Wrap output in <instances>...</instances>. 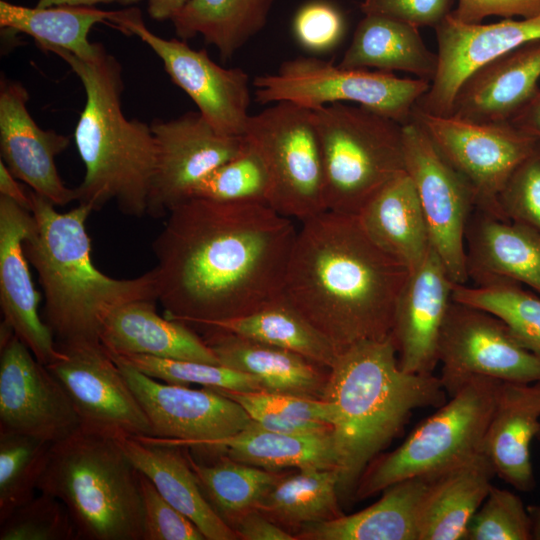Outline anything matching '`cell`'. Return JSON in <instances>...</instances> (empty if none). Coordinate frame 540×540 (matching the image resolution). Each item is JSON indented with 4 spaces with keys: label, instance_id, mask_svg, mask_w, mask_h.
I'll list each match as a JSON object with an SVG mask.
<instances>
[{
    "label": "cell",
    "instance_id": "1",
    "mask_svg": "<svg viewBox=\"0 0 540 540\" xmlns=\"http://www.w3.org/2000/svg\"><path fill=\"white\" fill-rule=\"evenodd\" d=\"M297 231L266 203H178L152 243L164 316L199 328L281 298Z\"/></svg>",
    "mask_w": 540,
    "mask_h": 540
},
{
    "label": "cell",
    "instance_id": "19",
    "mask_svg": "<svg viewBox=\"0 0 540 540\" xmlns=\"http://www.w3.org/2000/svg\"><path fill=\"white\" fill-rule=\"evenodd\" d=\"M438 68L416 107L449 116L455 95L476 69L524 44L540 40V14L491 24L458 21L451 13L435 28Z\"/></svg>",
    "mask_w": 540,
    "mask_h": 540
},
{
    "label": "cell",
    "instance_id": "33",
    "mask_svg": "<svg viewBox=\"0 0 540 540\" xmlns=\"http://www.w3.org/2000/svg\"><path fill=\"white\" fill-rule=\"evenodd\" d=\"M344 68L411 73L430 83L438 55L430 51L418 28L379 15H365L340 63Z\"/></svg>",
    "mask_w": 540,
    "mask_h": 540
},
{
    "label": "cell",
    "instance_id": "48",
    "mask_svg": "<svg viewBox=\"0 0 540 540\" xmlns=\"http://www.w3.org/2000/svg\"><path fill=\"white\" fill-rule=\"evenodd\" d=\"M293 34L299 45L311 53H326L335 49L345 35L346 24L342 12L325 0H314L302 5L292 23Z\"/></svg>",
    "mask_w": 540,
    "mask_h": 540
},
{
    "label": "cell",
    "instance_id": "2",
    "mask_svg": "<svg viewBox=\"0 0 540 540\" xmlns=\"http://www.w3.org/2000/svg\"><path fill=\"white\" fill-rule=\"evenodd\" d=\"M408 275L358 215L326 210L301 222L282 297L341 352L390 335Z\"/></svg>",
    "mask_w": 540,
    "mask_h": 540
},
{
    "label": "cell",
    "instance_id": "30",
    "mask_svg": "<svg viewBox=\"0 0 540 540\" xmlns=\"http://www.w3.org/2000/svg\"><path fill=\"white\" fill-rule=\"evenodd\" d=\"M433 474L416 476L384 489L371 506L350 515L308 525L297 540H418L422 500Z\"/></svg>",
    "mask_w": 540,
    "mask_h": 540
},
{
    "label": "cell",
    "instance_id": "20",
    "mask_svg": "<svg viewBox=\"0 0 540 540\" xmlns=\"http://www.w3.org/2000/svg\"><path fill=\"white\" fill-rule=\"evenodd\" d=\"M29 92L16 80H0L1 160L12 175L55 206L77 201L75 188L62 181L55 158L70 138L54 130H43L27 108Z\"/></svg>",
    "mask_w": 540,
    "mask_h": 540
},
{
    "label": "cell",
    "instance_id": "45",
    "mask_svg": "<svg viewBox=\"0 0 540 540\" xmlns=\"http://www.w3.org/2000/svg\"><path fill=\"white\" fill-rule=\"evenodd\" d=\"M532 518L515 493L491 486L464 540H532Z\"/></svg>",
    "mask_w": 540,
    "mask_h": 540
},
{
    "label": "cell",
    "instance_id": "29",
    "mask_svg": "<svg viewBox=\"0 0 540 540\" xmlns=\"http://www.w3.org/2000/svg\"><path fill=\"white\" fill-rule=\"evenodd\" d=\"M495 475L484 452L433 474L420 507L418 540H464Z\"/></svg>",
    "mask_w": 540,
    "mask_h": 540
},
{
    "label": "cell",
    "instance_id": "3",
    "mask_svg": "<svg viewBox=\"0 0 540 540\" xmlns=\"http://www.w3.org/2000/svg\"><path fill=\"white\" fill-rule=\"evenodd\" d=\"M447 393L439 377L404 371L391 335L342 350L329 369L322 399L332 411L338 492L354 499L368 465L420 408L440 407Z\"/></svg>",
    "mask_w": 540,
    "mask_h": 540
},
{
    "label": "cell",
    "instance_id": "21",
    "mask_svg": "<svg viewBox=\"0 0 540 540\" xmlns=\"http://www.w3.org/2000/svg\"><path fill=\"white\" fill-rule=\"evenodd\" d=\"M34 224L31 211L0 196V305L5 322L35 358L48 366L63 356L39 314L24 241Z\"/></svg>",
    "mask_w": 540,
    "mask_h": 540
},
{
    "label": "cell",
    "instance_id": "15",
    "mask_svg": "<svg viewBox=\"0 0 540 540\" xmlns=\"http://www.w3.org/2000/svg\"><path fill=\"white\" fill-rule=\"evenodd\" d=\"M112 357L146 413L155 437L203 450L239 433L252 422L237 402L214 388L164 384L122 358Z\"/></svg>",
    "mask_w": 540,
    "mask_h": 540
},
{
    "label": "cell",
    "instance_id": "5",
    "mask_svg": "<svg viewBox=\"0 0 540 540\" xmlns=\"http://www.w3.org/2000/svg\"><path fill=\"white\" fill-rule=\"evenodd\" d=\"M40 49L66 62L86 95L74 132L85 167L84 178L75 188L78 204L96 211L114 202L125 215H147L156 165L155 139L150 124L127 119L122 111L121 64L101 43L89 59L56 46Z\"/></svg>",
    "mask_w": 540,
    "mask_h": 540
},
{
    "label": "cell",
    "instance_id": "34",
    "mask_svg": "<svg viewBox=\"0 0 540 540\" xmlns=\"http://www.w3.org/2000/svg\"><path fill=\"white\" fill-rule=\"evenodd\" d=\"M294 536L304 527L340 517L335 469H296L283 473L255 508Z\"/></svg>",
    "mask_w": 540,
    "mask_h": 540
},
{
    "label": "cell",
    "instance_id": "8",
    "mask_svg": "<svg viewBox=\"0 0 540 540\" xmlns=\"http://www.w3.org/2000/svg\"><path fill=\"white\" fill-rule=\"evenodd\" d=\"M502 381L475 377L421 422L393 451L366 468L354 499H365L399 481L439 473L484 452L485 434Z\"/></svg>",
    "mask_w": 540,
    "mask_h": 540
},
{
    "label": "cell",
    "instance_id": "42",
    "mask_svg": "<svg viewBox=\"0 0 540 540\" xmlns=\"http://www.w3.org/2000/svg\"><path fill=\"white\" fill-rule=\"evenodd\" d=\"M269 192L270 180L265 163L258 151L247 141L242 153L202 178L190 197L268 204Z\"/></svg>",
    "mask_w": 540,
    "mask_h": 540
},
{
    "label": "cell",
    "instance_id": "28",
    "mask_svg": "<svg viewBox=\"0 0 540 540\" xmlns=\"http://www.w3.org/2000/svg\"><path fill=\"white\" fill-rule=\"evenodd\" d=\"M156 302H129L108 316L100 341L111 355H148L220 364L201 335L185 322L160 316Z\"/></svg>",
    "mask_w": 540,
    "mask_h": 540
},
{
    "label": "cell",
    "instance_id": "25",
    "mask_svg": "<svg viewBox=\"0 0 540 540\" xmlns=\"http://www.w3.org/2000/svg\"><path fill=\"white\" fill-rule=\"evenodd\" d=\"M469 279H508L540 294V231L475 209L466 230Z\"/></svg>",
    "mask_w": 540,
    "mask_h": 540
},
{
    "label": "cell",
    "instance_id": "46",
    "mask_svg": "<svg viewBox=\"0 0 540 540\" xmlns=\"http://www.w3.org/2000/svg\"><path fill=\"white\" fill-rule=\"evenodd\" d=\"M498 201L506 220L525 223L540 231V140L511 174Z\"/></svg>",
    "mask_w": 540,
    "mask_h": 540
},
{
    "label": "cell",
    "instance_id": "44",
    "mask_svg": "<svg viewBox=\"0 0 540 540\" xmlns=\"http://www.w3.org/2000/svg\"><path fill=\"white\" fill-rule=\"evenodd\" d=\"M65 505L39 492L0 522V540H78Z\"/></svg>",
    "mask_w": 540,
    "mask_h": 540
},
{
    "label": "cell",
    "instance_id": "9",
    "mask_svg": "<svg viewBox=\"0 0 540 540\" xmlns=\"http://www.w3.org/2000/svg\"><path fill=\"white\" fill-rule=\"evenodd\" d=\"M253 84L260 104L287 101L315 110L332 103L354 102L404 125L431 83L300 56L284 61L275 74L257 76Z\"/></svg>",
    "mask_w": 540,
    "mask_h": 540
},
{
    "label": "cell",
    "instance_id": "13",
    "mask_svg": "<svg viewBox=\"0 0 540 540\" xmlns=\"http://www.w3.org/2000/svg\"><path fill=\"white\" fill-rule=\"evenodd\" d=\"M441 383L449 397L475 377L502 382L540 380V357L495 315L452 299L439 343Z\"/></svg>",
    "mask_w": 540,
    "mask_h": 540
},
{
    "label": "cell",
    "instance_id": "47",
    "mask_svg": "<svg viewBox=\"0 0 540 540\" xmlns=\"http://www.w3.org/2000/svg\"><path fill=\"white\" fill-rule=\"evenodd\" d=\"M143 506V540H205L197 525L169 503L139 472Z\"/></svg>",
    "mask_w": 540,
    "mask_h": 540
},
{
    "label": "cell",
    "instance_id": "38",
    "mask_svg": "<svg viewBox=\"0 0 540 540\" xmlns=\"http://www.w3.org/2000/svg\"><path fill=\"white\" fill-rule=\"evenodd\" d=\"M185 449L204 496L230 527L239 516L255 508L283 474L245 464L223 454L217 455L211 464L199 463Z\"/></svg>",
    "mask_w": 540,
    "mask_h": 540
},
{
    "label": "cell",
    "instance_id": "11",
    "mask_svg": "<svg viewBox=\"0 0 540 540\" xmlns=\"http://www.w3.org/2000/svg\"><path fill=\"white\" fill-rule=\"evenodd\" d=\"M402 133L405 171L415 185L431 246L451 280L466 284L469 276L465 237L476 208L475 191L416 120L404 124Z\"/></svg>",
    "mask_w": 540,
    "mask_h": 540
},
{
    "label": "cell",
    "instance_id": "36",
    "mask_svg": "<svg viewBox=\"0 0 540 540\" xmlns=\"http://www.w3.org/2000/svg\"><path fill=\"white\" fill-rule=\"evenodd\" d=\"M116 11L95 7H26L0 0V27L10 33H24L36 45L63 48L79 58L96 55L99 43H91L88 34L97 23L110 24Z\"/></svg>",
    "mask_w": 540,
    "mask_h": 540
},
{
    "label": "cell",
    "instance_id": "14",
    "mask_svg": "<svg viewBox=\"0 0 540 540\" xmlns=\"http://www.w3.org/2000/svg\"><path fill=\"white\" fill-rule=\"evenodd\" d=\"M411 119L424 128L447 162L470 183L476 194L475 209L506 220L499 195L539 139L511 122L475 123L433 115L416 106Z\"/></svg>",
    "mask_w": 540,
    "mask_h": 540
},
{
    "label": "cell",
    "instance_id": "50",
    "mask_svg": "<svg viewBox=\"0 0 540 540\" xmlns=\"http://www.w3.org/2000/svg\"><path fill=\"white\" fill-rule=\"evenodd\" d=\"M540 14V0H458L451 15L458 21L478 24L489 16L528 18Z\"/></svg>",
    "mask_w": 540,
    "mask_h": 540
},
{
    "label": "cell",
    "instance_id": "52",
    "mask_svg": "<svg viewBox=\"0 0 540 540\" xmlns=\"http://www.w3.org/2000/svg\"><path fill=\"white\" fill-rule=\"evenodd\" d=\"M510 122L524 133L540 140V86L532 99Z\"/></svg>",
    "mask_w": 540,
    "mask_h": 540
},
{
    "label": "cell",
    "instance_id": "12",
    "mask_svg": "<svg viewBox=\"0 0 540 540\" xmlns=\"http://www.w3.org/2000/svg\"><path fill=\"white\" fill-rule=\"evenodd\" d=\"M110 26L149 46L173 83L191 98L218 133L244 136L251 116L249 76L245 71L218 65L205 49H192L185 40L156 35L146 27L141 10L136 7L117 10Z\"/></svg>",
    "mask_w": 540,
    "mask_h": 540
},
{
    "label": "cell",
    "instance_id": "26",
    "mask_svg": "<svg viewBox=\"0 0 540 540\" xmlns=\"http://www.w3.org/2000/svg\"><path fill=\"white\" fill-rule=\"evenodd\" d=\"M540 430V380L502 382L483 451L496 475L523 492L535 487L530 446Z\"/></svg>",
    "mask_w": 540,
    "mask_h": 540
},
{
    "label": "cell",
    "instance_id": "51",
    "mask_svg": "<svg viewBox=\"0 0 540 540\" xmlns=\"http://www.w3.org/2000/svg\"><path fill=\"white\" fill-rule=\"evenodd\" d=\"M231 528L242 540H297L291 532L254 508L239 516Z\"/></svg>",
    "mask_w": 540,
    "mask_h": 540
},
{
    "label": "cell",
    "instance_id": "16",
    "mask_svg": "<svg viewBox=\"0 0 540 540\" xmlns=\"http://www.w3.org/2000/svg\"><path fill=\"white\" fill-rule=\"evenodd\" d=\"M59 350L63 356L47 368L66 390L80 429L114 439L154 436L137 397L102 344Z\"/></svg>",
    "mask_w": 540,
    "mask_h": 540
},
{
    "label": "cell",
    "instance_id": "54",
    "mask_svg": "<svg viewBox=\"0 0 540 540\" xmlns=\"http://www.w3.org/2000/svg\"><path fill=\"white\" fill-rule=\"evenodd\" d=\"M187 2L188 0H147V11L156 21L171 20Z\"/></svg>",
    "mask_w": 540,
    "mask_h": 540
},
{
    "label": "cell",
    "instance_id": "53",
    "mask_svg": "<svg viewBox=\"0 0 540 540\" xmlns=\"http://www.w3.org/2000/svg\"><path fill=\"white\" fill-rule=\"evenodd\" d=\"M16 179L4 162L0 160V196L7 197L19 206L31 211L30 190H25Z\"/></svg>",
    "mask_w": 540,
    "mask_h": 540
},
{
    "label": "cell",
    "instance_id": "37",
    "mask_svg": "<svg viewBox=\"0 0 540 540\" xmlns=\"http://www.w3.org/2000/svg\"><path fill=\"white\" fill-rule=\"evenodd\" d=\"M203 327L223 329L295 352L327 369L331 368L340 353L283 297L256 311Z\"/></svg>",
    "mask_w": 540,
    "mask_h": 540
},
{
    "label": "cell",
    "instance_id": "56",
    "mask_svg": "<svg viewBox=\"0 0 540 540\" xmlns=\"http://www.w3.org/2000/svg\"><path fill=\"white\" fill-rule=\"evenodd\" d=\"M530 515L532 518V533L534 540H540V506L531 507Z\"/></svg>",
    "mask_w": 540,
    "mask_h": 540
},
{
    "label": "cell",
    "instance_id": "41",
    "mask_svg": "<svg viewBox=\"0 0 540 540\" xmlns=\"http://www.w3.org/2000/svg\"><path fill=\"white\" fill-rule=\"evenodd\" d=\"M52 443L0 430V522L38 491Z\"/></svg>",
    "mask_w": 540,
    "mask_h": 540
},
{
    "label": "cell",
    "instance_id": "23",
    "mask_svg": "<svg viewBox=\"0 0 540 540\" xmlns=\"http://www.w3.org/2000/svg\"><path fill=\"white\" fill-rule=\"evenodd\" d=\"M540 86V40L524 44L471 73L449 116L475 123L510 122Z\"/></svg>",
    "mask_w": 540,
    "mask_h": 540
},
{
    "label": "cell",
    "instance_id": "43",
    "mask_svg": "<svg viewBox=\"0 0 540 540\" xmlns=\"http://www.w3.org/2000/svg\"><path fill=\"white\" fill-rule=\"evenodd\" d=\"M116 356V355H114ZM144 374L169 384H199L230 391L264 390L255 377L221 364L193 360L159 358L148 355L118 356Z\"/></svg>",
    "mask_w": 540,
    "mask_h": 540
},
{
    "label": "cell",
    "instance_id": "55",
    "mask_svg": "<svg viewBox=\"0 0 540 540\" xmlns=\"http://www.w3.org/2000/svg\"><path fill=\"white\" fill-rule=\"evenodd\" d=\"M141 0H38L36 7L53 6L94 7L97 4L119 3L121 5L136 4Z\"/></svg>",
    "mask_w": 540,
    "mask_h": 540
},
{
    "label": "cell",
    "instance_id": "4",
    "mask_svg": "<svg viewBox=\"0 0 540 540\" xmlns=\"http://www.w3.org/2000/svg\"><path fill=\"white\" fill-rule=\"evenodd\" d=\"M34 224L24 251L36 270L44 295V322L59 349L101 344L108 316L138 300L157 301L154 270L130 279L102 273L91 258L86 221L93 211L78 204L60 213L30 190Z\"/></svg>",
    "mask_w": 540,
    "mask_h": 540
},
{
    "label": "cell",
    "instance_id": "6",
    "mask_svg": "<svg viewBox=\"0 0 540 540\" xmlns=\"http://www.w3.org/2000/svg\"><path fill=\"white\" fill-rule=\"evenodd\" d=\"M37 490L59 499L83 540H143L139 471L116 439L77 430L52 444Z\"/></svg>",
    "mask_w": 540,
    "mask_h": 540
},
{
    "label": "cell",
    "instance_id": "18",
    "mask_svg": "<svg viewBox=\"0 0 540 540\" xmlns=\"http://www.w3.org/2000/svg\"><path fill=\"white\" fill-rule=\"evenodd\" d=\"M80 429L60 381L13 333L0 340V430L52 444Z\"/></svg>",
    "mask_w": 540,
    "mask_h": 540
},
{
    "label": "cell",
    "instance_id": "57",
    "mask_svg": "<svg viewBox=\"0 0 540 540\" xmlns=\"http://www.w3.org/2000/svg\"><path fill=\"white\" fill-rule=\"evenodd\" d=\"M537 438H538V440H540V430L538 432Z\"/></svg>",
    "mask_w": 540,
    "mask_h": 540
},
{
    "label": "cell",
    "instance_id": "39",
    "mask_svg": "<svg viewBox=\"0 0 540 540\" xmlns=\"http://www.w3.org/2000/svg\"><path fill=\"white\" fill-rule=\"evenodd\" d=\"M452 299L495 315L525 348L540 357V297L520 283L493 279L475 286L454 284Z\"/></svg>",
    "mask_w": 540,
    "mask_h": 540
},
{
    "label": "cell",
    "instance_id": "22",
    "mask_svg": "<svg viewBox=\"0 0 540 540\" xmlns=\"http://www.w3.org/2000/svg\"><path fill=\"white\" fill-rule=\"evenodd\" d=\"M454 284L432 247L422 263L409 272L390 333L404 371L431 374L439 363L438 343Z\"/></svg>",
    "mask_w": 540,
    "mask_h": 540
},
{
    "label": "cell",
    "instance_id": "27",
    "mask_svg": "<svg viewBox=\"0 0 540 540\" xmlns=\"http://www.w3.org/2000/svg\"><path fill=\"white\" fill-rule=\"evenodd\" d=\"M199 329L221 365L255 377L264 390L322 399L329 369L295 352L223 329Z\"/></svg>",
    "mask_w": 540,
    "mask_h": 540
},
{
    "label": "cell",
    "instance_id": "40",
    "mask_svg": "<svg viewBox=\"0 0 540 540\" xmlns=\"http://www.w3.org/2000/svg\"><path fill=\"white\" fill-rule=\"evenodd\" d=\"M216 390L237 402L252 421L266 429L287 433L332 430V411L323 399L266 390Z\"/></svg>",
    "mask_w": 540,
    "mask_h": 540
},
{
    "label": "cell",
    "instance_id": "7",
    "mask_svg": "<svg viewBox=\"0 0 540 540\" xmlns=\"http://www.w3.org/2000/svg\"><path fill=\"white\" fill-rule=\"evenodd\" d=\"M325 180L327 210L358 215L405 171L400 123L362 106L332 103L312 110Z\"/></svg>",
    "mask_w": 540,
    "mask_h": 540
},
{
    "label": "cell",
    "instance_id": "49",
    "mask_svg": "<svg viewBox=\"0 0 540 540\" xmlns=\"http://www.w3.org/2000/svg\"><path fill=\"white\" fill-rule=\"evenodd\" d=\"M453 0H362L364 15L384 16L419 28H436L452 11Z\"/></svg>",
    "mask_w": 540,
    "mask_h": 540
},
{
    "label": "cell",
    "instance_id": "32",
    "mask_svg": "<svg viewBox=\"0 0 540 540\" xmlns=\"http://www.w3.org/2000/svg\"><path fill=\"white\" fill-rule=\"evenodd\" d=\"M203 450L270 471L336 470L332 430L287 433L266 429L252 421L239 433L215 441Z\"/></svg>",
    "mask_w": 540,
    "mask_h": 540
},
{
    "label": "cell",
    "instance_id": "31",
    "mask_svg": "<svg viewBox=\"0 0 540 540\" xmlns=\"http://www.w3.org/2000/svg\"><path fill=\"white\" fill-rule=\"evenodd\" d=\"M358 217L369 237L409 272L432 247L415 185L406 171L384 185Z\"/></svg>",
    "mask_w": 540,
    "mask_h": 540
},
{
    "label": "cell",
    "instance_id": "17",
    "mask_svg": "<svg viewBox=\"0 0 540 540\" xmlns=\"http://www.w3.org/2000/svg\"><path fill=\"white\" fill-rule=\"evenodd\" d=\"M151 129L156 165L147 215L160 218L188 199L197 183L212 170L244 151L245 136L218 133L197 112L171 120L155 119Z\"/></svg>",
    "mask_w": 540,
    "mask_h": 540
},
{
    "label": "cell",
    "instance_id": "35",
    "mask_svg": "<svg viewBox=\"0 0 540 540\" xmlns=\"http://www.w3.org/2000/svg\"><path fill=\"white\" fill-rule=\"evenodd\" d=\"M275 0H188L171 19L182 40L202 36L223 61L230 59L267 23Z\"/></svg>",
    "mask_w": 540,
    "mask_h": 540
},
{
    "label": "cell",
    "instance_id": "10",
    "mask_svg": "<svg viewBox=\"0 0 540 540\" xmlns=\"http://www.w3.org/2000/svg\"><path fill=\"white\" fill-rule=\"evenodd\" d=\"M244 136L268 171V205L300 222L327 210L312 110L282 101L251 115Z\"/></svg>",
    "mask_w": 540,
    "mask_h": 540
},
{
    "label": "cell",
    "instance_id": "24",
    "mask_svg": "<svg viewBox=\"0 0 540 540\" xmlns=\"http://www.w3.org/2000/svg\"><path fill=\"white\" fill-rule=\"evenodd\" d=\"M116 441L136 469L150 479L169 503L197 525L206 540L238 539L204 496L185 447L155 436H125Z\"/></svg>",
    "mask_w": 540,
    "mask_h": 540
}]
</instances>
